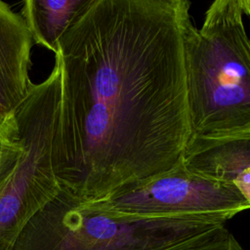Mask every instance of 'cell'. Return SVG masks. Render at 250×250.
Masks as SVG:
<instances>
[{
	"mask_svg": "<svg viewBox=\"0 0 250 250\" xmlns=\"http://www.w3.org/2000/svg\"><path fill=\"white\" fill-rule=\"evenodd\" d=\"M33 39L21 13L0 0V120L10 119L27 98Z\"/></svg>",
	"mask_w": 250,
	"mask_h": 250,
	"instance_id": "obj_6",
	"label": "cell"
},
{
	"mask_svg": "<svg viewBox=\"0 0 250 250\" xmlns=\"http://www.w3.org/2000/svg\"><path fill=\"white\" fill-rule=\"evenodd\" d=\"M183 163L195 172L234 186L250 203V129L191 138Z\"/></svg>",
	"mask_w": 250,
	"mask_h": 250,
	"instance_id": "obj_7",
	"label": "cell"
},
{
	"mask_svg": "<svg viewBox=\"0 0 250 250\" xmlns=\"http://www.w3.org/2000/svg\"><path fill=\"white\" fill-rule=\"evenodd\" d=\"M191 138L250 129V37L238 0H216L185 43Z\"/></svg>",
	"mask_w": 250,
	"mask_h": 250,
	"instance_id": "obj_2",
	"label": "cell"
},
{
	"mask_svg": "<svg viewBox=\"0 0 250 250\" xmlns=\"http://www.w3.org/2000/svg\"><path fill=\"white\" fill-rule=\"evenodd\" d=\"M97 202L125 216H198L223 222L250 209V203L234 186L195 172L183 162L142 185Z\"/></svg>",
	"mask_w": 250,
	"mask_h": 250,
	"instance_id": "obj_5",
	"label": "cell"
},
{
	"mask_svg": "<svg viewBox=\"0 0 250 250\" xmlns=\"http://www.w3.org/2000/svg\"><path fill=\"white\" fill-rule=\"evenodd\" d=\"M223 224L198 216L115 214L61 188L27 223L13 250H168Z\"/></svg>",
	"mask_w": 250,
	"mask_h": 250,
	"instance_id": "obj_3",
	"label": "cell"
},
{
	"mask_svg": "<svg viewBox=\"0 0 250 250\" xmlns=\"http://www.w3.org/2000/svg\"><path fill=\"white\" fill-rule=\"evenodd\" d=\"M3 124H4V122H2V121H1V120H0V128H1V126H2V125H3Z\"/></svg>",
	"mask_w": 250,
	"mask_h": 250,
	"instance_id": "obj_12",
	"label": "cell"
},
{
	"mask_svg": "<svg viewBox=\"0 0 250 250\" xmlns=\"http://www.w3.org/2000/svg\"><path fill=\"white\" fill-rule=\"evenodd\" d=\"M21 155V146L12 116L0 128V188L15 169Z\"/></svg>",
	"mask_w": 250,
	"mask_h": 250,
	"instance_id": "obj_9",
	"label": "cell"
},
{
	"mask_svg": "<svg viewBox=\"0 0 250 250\" xmlns=\"http://www.w3.org/2000/svg\"><path fill=\"white\" fill-rule=\"evenodd\" d=\"M88 0H27L21 15L31 33L33 43L59 52V40Z\"/></svg>",
	"mask_w": 250,
	"mask_h": 250,
	"instance_id": "obj_8",
	"label": "cell"
},
{
	"mask_svg": "<svg viewBox=\"0 0 250 250\" xmlns=\"http://www.w3.org/2000/svg\"><path fill=\"white\" fill-rule=\"evenodd\" d=\"M188 0H88L59 40L54 164L84 201L180 165L190 140Z\"/></svg>",
	"mask_w": 250,
	"mask_h": 250,
	"instance_id": "obj_1",
	"label": "cell"
},
{
	"mask_svg": "<svg viewBox=\"0 0 250 250\" xmlns=\"http://www.w3.org/2000/svg\"><path fill=\"white\" fill-rule=\"evenodd\" d=\"M243 16L250 18V0H238Z\"/></svg>",
	"mask_w": 250,
	"mask_h": 250,
	"instance_id": "obj_11",
	"label": "cell"
},
{
	"mask_svg": "<svg viewBox=\"0 0 250 250\" xmlns=\"http://www.w3.org/2000/svg\"><path fill=\"white\" fill-rule=\"evenodd\" d=\"M168 250H243L226 224Z\"/></svg>",
	"mask_w": 250,
	"mask_h": 250,
	"instance_id": "obj_10",
	"label": "cell"
},
{
	"mask_svg": "<svg viewBox=\"0 0 250 250\" xmlns=\"http://www.w3.org/2000/svg\"><path fill=\"white\" fill-rule=\"evenodd\" d=\"M61 104V68L33 84L13 114L21 155L0 188V250H13L24 227L61 190L54 139Z\"/></svg>",
	"mask_w": 250,
	"mask_h": 250,
	"instance_id": "obj_4",
	"label": "cell"
}]
</instances>
